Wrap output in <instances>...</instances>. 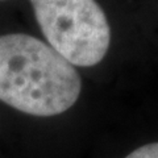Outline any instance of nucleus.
Here are the masks:
<instances>
[{
    "label": "nucleus",
    "instance_id": "nucleus-1",
    "mask_svg": "<svg viewBox=\"0 0 158 158\" xmlns=\"http://www.w3.org/2000/svg\"><path fill=\"white\" fill-rule=\"evenodd\" d=\"M82 81L57 50L21 33L0 36V100L33 116H54L77 103Z\"/></svg>",
    "mask_w": 158,
    "mask_h": 158
},
{
    "label": "nucleus",
    "instance_id": "nucleus-2",
    "mask_svg": "<svg viewBox=\"0 0 158 158\" xmlns=\"http://www.w3.org/2000/svg\"><path fill=\"white\" fill-rule=\"evenodd\" d=\"M49 45L71 65H98L110 48L111 28L95 0H31Z\"/></svg>",
    "mask_w": 158,
    "mask_h": 158
},
{
    "label": "nucleus",
    "instance_id": "nucleus-3",
    "mask_svg": "<svg viewBox=\"0 0 158 158\" xmlns=\"http://www.w3.org/2000/svg\"><path fill=\"white\" fill-rule=\"evenodd\" d=\"M125 158H158V142L137 148Z\"/></svg>",
    "mask_w": 158,
    "mask_h": 158
}]
</instances>
